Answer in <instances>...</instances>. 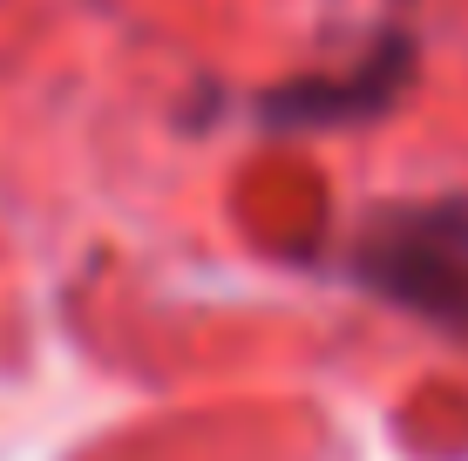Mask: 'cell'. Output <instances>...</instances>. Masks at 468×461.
<instances>
[{"instance_id": "6da1fadb", "label": "cell", "mask_w": 468, "mask_h": 461, "mask_svg": "<svg viewBox=\"0 0 468 461\" xmlns=\"http://www.w3.org/2000/svg\"><path fill=\"white\" fill-rule=\"evenodd\" d=\"M353 272H360V285L380 292L387 306H400V312H414V320L468 340V258L448 251L441 237H428L408 211L380 217V225L367 231Z\"/></svg>"}, {"instance_id": "7a4b0ae2", "label": "cell", "mask_w": 468, "mask_h": 461, "mask_svg": "<svg viewBox=\"0 0 468 461\" xmlns=\"http://www.w3.org/2000/svg\"><path fill=\"white\" fill-rule=\"evenodd\" d=\"M414 82V41L408 35H380L353 68L340 75H299L258 95V116L271 130H340V122H374L408 95Z\"/></svg>"}, {"instance_id": "3957f363", "label": "cell", "mask_w": 468, "mask_h": 461, "mask_svg": "<svg viewBox=\"0 0 468 461\" xmlns=\"http://www.w3.org/2000/svg\"><path fill=\"white\" fill-rule=\"evenodd\" d=\"M408 217L428 237H441L448 251H462V258H468V190H462V197H441V204H421V211H408Z\"/></svg>"}]
</instances>
